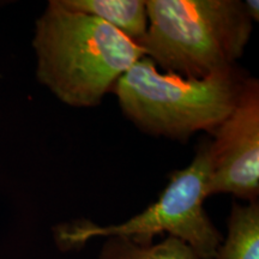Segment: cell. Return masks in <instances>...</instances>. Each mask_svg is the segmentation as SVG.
Returning <instances> with one entry per match:
<instances>
[{"mask_svg": "<svg viewBox=\"0 0 259 259\" xmlns=\"http://www.w3.org/2000/svg\"><path fill=\"white\" fill-rule=\"evenodd\" d=\"M37 78L61 102L100 105L126 71L145 57L143 48L92 16L69 11L52 0L32 41Z\"/></svg>", "mask_w": 259, "mask_h": 259, "instance_id": "cell-1", "label": "cell"}, {"mask_svg": "<svg viewBox=\"0 0 259 259\" xmlns=\"http://www.w3.org/2000/svg\"><path fill=\"white\" fill-rule=\"evenodd\" d=\"M148 30L139 41L164 72L204 78L235 66L252 32L239 0H149Z\"/></svg>", "mask_w": 259, "mask_h": 259, "instance_id": "cell-2", "label": "cell"}, {"mask_svg": "<svg viewBox=\"0 0 259 259\" xmlns=\"http://www.w3.org/2000/svg\"><path fill=\"white\" fill-rule=\"evenodd\" d=\"M246 79L236 66L204 78L160 72L144 57L116 80L113 92L125 115L142 131L187 141L198 131L211 134L221 124Z\"/></svg>", "mask_w": 259, "mask_h": 259, "instance_id": "cell-3", "label": "cell"}, {"mask_svg": "<svg viewBox=\"0 0 259 259\" xmlns=\"http://www.w3.org/2000/svg\"><path fill=\"white\" fill-rule=\"evenodd\" d=\"M210 179L209 141L200 144L189 166L171 174L169 184L154 204L121 225L100 227L78 221L59 228L58 239L65 248L83 246L95 236H122L142 246L151 245L154 236L168 233L185 241L200 259H215L222 235L205 210Z\"/></svg>", "mask_w": 259, "mask_h": 259, "instance_id": "cell-4", "label": "cell"}, {"mask_svg": "<svg viewBox=\"0 0 259 259\" xmlns=\"http://www.w3.org/2000/svg\"><path fill=\"white\" fill-rule=\"evenodd\" d=\"M209 141L208 196L232 193L248 202L259 194V83L247 78L232 112Z\"/></svg>", "mask_w": 259, "mask_h": 259, "instance_id": "cell-5", "label": "cell"}, {"mask_svg": "<svg viewBox=\"0 0 259 259\" xmlns=\"http://www.w3.org/2000/svg\"><path fill=\"white\" fill-rule=\"evenodd\" d=\"M59 3L69 11L105 22L136 44L147 34L148 12L143 0H59Z\"/></svg>", "mask_w": 259, "mask_h": 259, "instance_id": "cell-6", "label": "cell"}, {"mask_svg": "<svg viewBox=\"0 0 259 259\" xmlns=\"http://www.w3.org/2000/svg\"><path fill=\"white\" fill-rule=\"evenodd\" d=\"M215 259H259V204H233L228 236Z\"/></svg>", "mask_w": 259, "mask_h": 259, "instance_id": "cell-7", "label": "cell"}, {"mask_svg": "<svg viewBox=\"0 0 259 259\" xmlns=\"http://www.w3.org/2000/svg\"><path fill=\"white\" fill-rule=\"evenodd\" d=\"M100 259H200L185 241L168 236L157 245L142 246L122 236H111Z\"/></svg>", "mask_w": 259, "mask_h": 259, "instance_id": "cell-8", "label": "cell"}, {"mask_svg": "<svg viewBox=\"0 0 259 259\" xmlns=\"http://www.w3.org/2000/svg\"><path fill=\"white\" fill-rule=\"evenodd\" d=\"M247 10V14L252 19V22H258L259 19V3L257 0H247L244 3Z\"/></svg>", "mask_w": 259, "mask_h": 259, "instance_id": "cell-9", "label": "cell"}]
</instances>
